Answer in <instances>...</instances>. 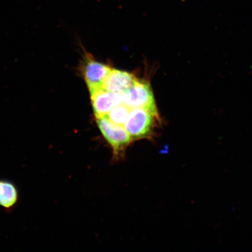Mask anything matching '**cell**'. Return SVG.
Instances as JSON below:
<instances>
[{"mask_svg":"<svg viewBox=\"0 0 252 252\" xmlns=\"http://www.w3.org/2000/svg\"><path fill=\"white\" fill-rule=\"evenodd\" d=\"M96 118L100 131L112 148L113 157L121 158L132 141L130 134L124 126L115 124L106 116Z\"/></svg>","mask_w":252,"mask_h":252,"instance_id":"cell-1","label":"cell"},{"mask_svg":"<svg viewBox=\"0 0 252 252\" xmlns=\"http://www.w3.org/2000/svg\"><path fill=\"white\" fill-rule=\"evenodd\" d=\"M159 115L146 109H131L125 124L132 141L143 139L150 136Z\"/></svg>","mask_w":252,"mask_h":252,"instance_id":"cell-2","label":"cell"},{"mask_svg":"<svg viewBox=\"0 0 252 252\" xmlns=\"http://www.w3.org/2000/svg\"><path fill=\"white\" fill-rule=\"evenodd\" d=\"M123 94L124 103L129 108H144L159 115L152 88L148 82L137 79L133 86Z\"/></svg>","mask_w":252,"mask_h":252,"instance_id":"cell-3","label":"cell"},{"mask_svg":"<svg viewBox=\"0 0 252 252\" xmlns=\"http://www.w3.org/2000/svg\"><path fill=\"white\" fill-rule=\"evenodd\" d=\"M111 70L109 66L87 57L82 71L90 93L102 89L103 81Z\"/></svg>","mask_w":252,"mask_h":252,"instance_id":"cell-4","label":"cell"},{"mask_svg":"<svg viewBox=\"0 0 252 252\" xmlns=\"http://www.w3.org/2000/svg\"><path fill=\"white\" fill-rule=\"evenodd\" d=\"M94 115L96 117L108 114L116 106L124 103V94L103 89L90 93Z\"/></svg>","mask_w":252,"mask_h":252,"instance_id":"cell-5","label":"cell"},{"mask_svg":"<svg viewBox=\"0 0 252 252\" xmlns=\"http://www.w3.org/2000/svg\"><path fill=\"white\" fill-rule=\"evenodd\" d=\"M137 80L136 77L128 72L112 69L103 81L102 89L109 92L124 94Z\"/></svg>","mask_w":252,"mask_h":252,"instance_id":"cell-6","label":"cell"},{"mask_svg":"<svg viewBox=\"0 0 252 252\" xmlns=\"http://www.w3.org/2000/svg\"><path fill=\"white\" fill-rule=\"evenodd\" d=\"M20 193L14 183L0 179V207L6 212L10 213L18 206Z\"/></svg>","mask_w":252,"mask_h":252,"instance_id":"cell-7","label":"cell"},{"mask_svg":"<svg viewBox=\"0 0 252 252\" xmlns=\"http://www.w3.org/2000/svg\"><path fill=\"white\" fill-rule=\"evenodd\" d=\"M130 109L123 103L110 110L106 116L115 124L124 126Z\"/></svg>","mask_w":252,"mask_h":252,"instance_id":"cell-8","label":"cell"}]
</instances>
